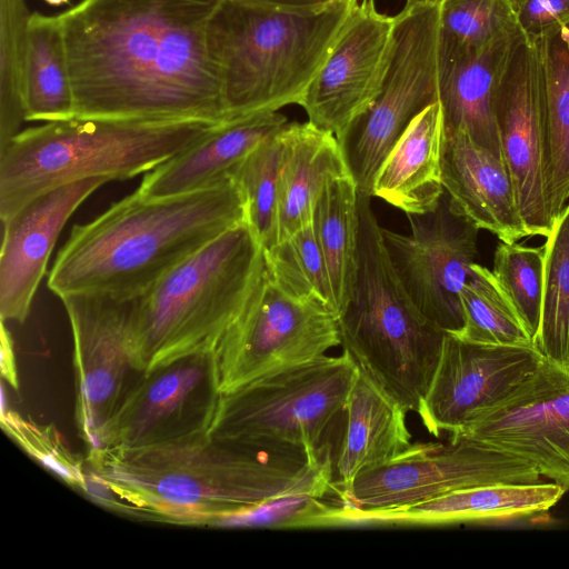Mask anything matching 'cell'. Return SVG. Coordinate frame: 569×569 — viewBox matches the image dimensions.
I'll use <instances>...</instances> for the list:
<instances>
[{
  "label": "cell",
  "mask_w": 569,
  "mask_h": 569,
  "mask_svg": "<svg viewBox=\"0 0 569 569\" xmlns=\"http://www.w3.org/2000/svg\"><path fill=\"white\" fill-rule=\"evenodd\" d=\"M223 0H81L58 13L73 118L228 122L212 23Z\"/></svg>",
  "instance_id": "1"
},
{
  "label": "cell",
  "mask_w": 569,
  "mask_h": 569,
  "mask_svg": "<svg viewBox=\"0 0 569 569\" xmlns=\"http://www.w3.org/2000/svg\"><path fill=\"white\" fill-rule=\"evenodd\" d=\"M86 462L87 485L102 488L99 493H108L113 505L178 525H221L280 496L333 492L331 449L257 448L209 431L146 447L89 450Z\"/></svg>",
  "instance_id": "2"
},
{
  "label": "cell",
  "mask_w": 569,
  "mask_h": 569,
  "mask_svg": "<svg viewBox=\"0 0 569 569\" xmlns=\"http://www.w3.org/2000/svg\"><path fill=\"white\" fill-rule=\"evenodd\" d=\"M242 221L246 204L232 178L162 198L136 190L93 220L73 226L54 259L48 287L59 298L99 293L137 299Z\"/></svg>",
  "instance_id": "3"
},
{
  "label": "cell",
  "mask_w": 569,
  "mask_h": 569,
  "mask_svg": "<svg viewBox=\"0 0 569 569\" xmlns=\"http://www.w3.org/2000/svg\"><path fill=\"white\" fill-rule=\"evenodd\" d=\"M264 269V249L247 221L174 267L136 299V369L148 373L181 358L216 355Z\"/></svg>",
  "instance_id": "4"
},
{
  "label": "cell",
  "mask_w": 569,
  "mask_h": 569,
  "mask_svg": "<svg viewBox=\"0 0 569 569\" xmlns=\"http://www.w3.org/2000/svg\"><path fill=\"white\" fill-rule=\"evenodd\" d=\"M222 123L203 120L72 118L21 130L0 150V218L36 197L93 177L146 173Z\"/></svg>",
  "instance_id": "5"
},
{
  "label": "cell",
  "mask_w": 569,
  "mask_h": 569,
  "mask_svg": "<svg viewBox=\"0 0 569 569\" xmlns=\"http://www.w3.org/2000/svg\"><path fill=\"white\" fill-rule=\"evenodd\" d=\"M357 1L286 9L223 0L211 44L227 120L299 104Z\"/></svg>",
  "instance_id": "6"
},
{
  "label": "cell",
  "mask_w": 569,
  "mask_h": 569,
  "mask_svg": "<svg viewBox=\"0 0 569 569\" xmlns=\"http://www.w3.org/2000/svg\"><path fill=\"white\" fill-rule=\"evenodd\" d=\"M357 272L338 313L341 345L357 367L407 412L418 413L446 332L418 310L388 257L371 197L359 194Z\"/></svg>",
  "instance_id": "7"
},
{
  "label": "cell",
  "mask_w": 569,
  "mask_h": 569,
  "mask_svg": "<svg viewBox=\"0 0 569 569\" xmlns=\"http://www.w3.org/2000/svg\"><path fill=\"white\" fill-rule=\"evenodd\" d=\"M358 367L343 351L223 392L209 433L264 449L320 452L345 413Z\"/></svg>",
  "instance_id": "8"
},
{
  "label": "cell",
  "mask_w": 569,
  "mask_h": 569,
  "mask_svg": "<svg viewBox=\"0 0 569 569\" xmlns=\"http://www.w3.org/2000/svg\"><path fill=\"white\" fill-rule=\"evenodd\" d=\"M438 98L439 6H405L395 16L378 93L338 138L359 194L372 197L381 162L412 119Z\"/></svg>",
  "instance_id": "9"
},
{
  "label": "cell",
  "mask_w": 569,
  "mask_h": 569,
  "mask_svg": "<svg viewBox=\"0 0 569 569\" xmlns=\"http://www.w3.org/2000/svg\"><path fill=\"white\" fill-rule=\"evenodd\" d=\"M341 345L338 313L317 296L297 297L267 268L217 351L221 390L303 365Z\"/></svg>",
  "instance_id": "10"
},
{
  "label": "cell",
  "mask_w": 569,
  "mask_h": 569,
  "mask_svg": "<svg viewBox=\"0 0 569 569\" xmlns=\"http://www.w3.org/2000/svg\"><path fill=\"white\" fill-rule=\"evenodd\" d=\"M520 458L465 436L411 443L389 461L361 472L333 501L346 509L378 511L423 502L458 489L540 481Z\"/></svg>",
  "instance_id": "11"
},
{
  "label": "cell",
  "mask_w": 569,
  "mask_h": 569,
  "mask_svg": "<svg viewBox=\"0 0 569 569\" xmlns=\"http://www.w3.org/2000/svg\"><path fill=\"white\" fill-rule=\"evenodd\" d=\"M60 299L73 337L76 426L88 450H94L104 426L141 375L132 357L136 299L99 293Z\"/></svg>",
  "instance_id": "12"
},
{
  "label": "cell",
  "mask_w": 569,
  "mask_h": 569,
  "mask_svg": "<svg viewBox=\"0 0 569 569\" xmlns=\"http://www.w3.org/2000/svg\"><path fill=\"white\" fill-rule=\"evenodd\" d=\"M407 217L406 234L381 227L390 262L421 315L453 332L462 326L459 293L478 256L480 229L452 208L446 191L432 211Z\"/></svg>",
  "instance_id": "13"
},
{
  "label": "cell",
  "mask_w": 569,
  "mask_h": 569,
  "mask_svg": "<svg viewBox=\"0 0 569 569\" xmlns=\"http://www.w3.org/2000/svg\"><path fill=\"white\" fill-rule=\"evenodd\" d=\"M522 459L569 490V368L548 359L457 433Z\"/></svg>",
  "instance_id": "14"
},
{
  "label": "cell",
  "mask_w": 569,
  "mask_h": 569,
  "mask_svg": "<svg viewBox=\"0 0 569 569\" xmlns=\"http://www.w3.org/2000/svg\"><path fill=\"white\" fill-rule=\"evenodd\" d=\"M221 396L214 353L141 373L104 426L98 449L146 447L209 431Z\"/></svg>",
  "instance_id": "15"
},
{
  "label": "cell",
  "mask_w": 569,
  "mask_h": 569,
  "mask_svg": "<svg viewBox=\"0 0 569 569\" xmlns=\"http://www.w3.org/2000/svg\"><path fill=\"white\" fill-rule=\"evenodd\" d=\"M493 110L502 160L531 236L548 237L553 221L545 192V111L537 44L523 32L513 41L498 80Z\"/></svg>",
  "instance_id": "16"
},
{
  "label": "cell",
  "mask_w": 569,
  "mask_h": 569,
  "mask_svg": "<svg viewBox=\"0 0 569 569\" xmlns=\"http://www.w3.org/2000/svg\"><path fill=\"white\" fill-rule=\"evenodd\" d=\"M395 17L375 0H358L349 12L299 106L308 121L337 137L373 100L386 71Z\"/></svg>",
  "instance_id": "17"
},
{
  "label": "cell",
  "mask_w": 569,
  "mask_h": 569,
  "mask_svg": "<svg viewBox=\"0 0 569 569\" xmlns=\"http://www.w3.org/2000/svg\"><path fill=\"white\" fill-rule=\"evenodd\" d=\"M545 357L536 346H487L446 332L418 416L429 433H457L529 377Z\"/></svg>",
  "instance_id": "18"
},
{
  "label": "cell",
  "mask_w": 569,
  "mask_h": 569,
  "mask_svg": "<svg viewBox=\"0 0 569 569\" xmlns=\"http://www.w3.org/2000/svg\"><path fill=\"white\" fill-rule=\"evenodd\" d=\"M109 181L107 177H93L51 189L2 222V321L24 322L60 232L80 204Z\"/></svg>",
  "instance_id": "19"
},
{
  "label": "cell",
  "mask_w": 569,
  "mask_h": 569,
  "mask_svg": "<svg viewBox=\"0 0 569 569\" xmlns=\"http://www.w3.org/2000/svg\"><path fill=\"white\" fill-rule=\"evenodd\" d=\"M566 491L552 481L475 486L395 509L360 511L337 507L335 526H443L532 521L546 516Z\"/></svg>",
  "instance_id": "20"
},
{
  "label": "cell",
  "mask_w": 569,
  "mask_h": 569,
  "mask_svg": "<svg viewBox=\"0 0 569 569\" xmlns=\"http://www.w3.org/2000/svg\"><path fill=\"white\" fill-rule=\"evenodd\" d=\"M442 184L452 208L501 242L529 237L503 160L461 130L445 131Z\"/></svg>",
  "instance_id": "21"
},
{
  "label": "cell",
  "mask_w": 569,
  "mask_h": 569,
  "mask_svg": "<svg viewBox=\"0 0 569 569\" xmlns=\"http://www.w3.org/2000/svg\"><path fill=\"white\" fill-rule=\"evenodd\" d=\"M288 122L278 111L224 122L188 149L146 172L137 190L146 197L162 198L218 184L232 178L241 161Z\"/></svg>",
  "instance_id": "22"
},
{
  "label": "cell",
  "mask_w": 569,
  "mask_h": 569,
  "mask_svg": "<svg viewBox=\"0 0 569 569\" xmlns=\"http://www.w3.org/2000/svg\"><path fill=\"white\" fill-rule=\"evenodd\" d=\"M345 416L335 466L333 499L346 496L361 472L389 461L411 445L407 411L359 368Z\"/></svg>",
  "instance_id": "23"
},
{
  "label": "cell",
  "mask_w": 569,
  "mask_h": 569,
  "mask_svg": "<svg viewBox=\"0 0 569 569\" xmlns=\"http://www.w3.org/2000/svg\"><path fill=\"white\" fill-rule=\"evenodd\" d=\"M506 36L475 53L439 52V98L445 131L461 130L502 159L496 126V86L515 39Z\"/></svg>",
  "instance_id": "24"
},
{
  "label": "cell",
  "mask_w": 569,
  "mask_h": 569,
  "mask_svg": "<svg viewBox=\"0 0 569 569\" xmlns=\"http://www.w3.org/2000/svg\"><path fill=\"white\" fill-rule=\"evenodd\" d=\"M443 141V118L437 101L412 119L390 149L375 176L372 197L406 214L432 211L445 193Z\"/></svg>",
  "instance_id": "25"
},
{
  "label": "cell",
  "mask_w": 569,
  "mask_h": 569,
  "mask_svg": "<svg viewBox=\"0 0 569 569\" xmlns=\"http://www.w3.org/2000/svg\"><path fill=\"white\" fill-rule=\"evenodd\" d=\"M283 160L278 189V241L311 223L325 187L350 174L335 134L307 121L282 130Z\"/></svg>",
  "instance_id": "26"
},
{
  "label": "cell",
  "mask_w": 569,
  "mask_h": 569,
  "mask_svg": "<svg viewBox=\"0 0 569 569\" xmlns=\"http://www.w3.org/2000/svg\"><path fill=\"white\" fill-rule=\"evenodd\" d=\"M533 41L543 86L545 192L555 223L569 200V22Z\"/></svg>",
  "instance_id": "27"
},
{
  "label": "cell",
  "mask_w": 569,
  "mask_h": 569,
  "mask_svg": "<svg viewBox=\"0 0 569 569\" xmlns=\"http://www.w3.org/2000/svg\"><path fill=\"white\" fill-rule=\"evenodd\" d=\"M311 224L339 313L351 296L358 263L359 191L350 174L325 187L313 207Z\"/></svg>",
  "instance_id": "28"
},
{
  "label": "cell",
  "mask_w": 569,
  "mask_h": 569,
  "mask_svg": "<svg viewBox=\"0 0 569 569\" xmlns=\"http://www.w3.org/2000/svg\"><path fill=\"white\" fill-rule=\"evenodd\" d=\"M24 82L26 121L73 118V93L58 14L31 12Z\"/></svg>",
  "instance_id": "29"
},
{
  "label": "cell",
  "mask_w": 569,
  "mask_h": 569,
  "mask_svg": "<svg viewBox=\"0 0 569 569\" xmlns=\"http://www.w3.org/2000/svg\"><path fill=\"white\" fill-rule=\"evenodd\" d=\"M462 326L449 332L471 343L487 346H533L515 308L492 271L475 262L460 293Z\"/></svg>",
  "instance_id": "30"
},
{
  "label": "cell",
  "mask_w": 569,
  "mask_h": 569,
  "mask_svg": "<svg viewBox=\"0 0 569 569\" xmlns=\"http://www.w3.org/2000/svg\"><path fill=\"white\" fill-rule=\"evenodd\" d=\"M535 346L546 359L569 365V204L545 243L543 297Z\"/></svg>",
  "instance_id": "31"
},
{
  "label": "cell",
  "mask_w": 569,
  "mask_h": 569,
  "mask_svg": "<svg viewBox=\"0 0 569 569\" xmlns=\"http://www.w3.org/2000/svg\"><path fill=\"white\" fill-rule=\"evenodd\" d=\"M26 0H0V150L20 132L29 46Z\"/></svg>",
  "instance_id": "32"
},
{
  "label": "cell",
  "mask_w": 569,
  "mask_h": 569,
  "mask_svg": "<svg viewBox=\"0 0 569 569\" xmlns=\"http://www.w3.org/2000/svg\"><path fill=\"white\" fill-rule=\"evenodd\" d=\"M283 128L256 147L232 174L244 200L246 220L263 249L278 242V189L284 150Z\"/></svg>",
  "instance_id": "33"
},
{
  "label": "cell",
  "mask_w": 569,
  "mask_h": 569,
  "mask_svg": "<svg viewBox=\"0 0 569 569\" xmlns=\"http://www.w3.org/2000/svg\"><path fill=\"white\" fill-rule=\"evenodd\" d=\"M519 32L510 0H445L439 6L441 53H475Z\"/></svg>",
  "instance_id": "34"
},
{
  "label": "cell",
  "mask_w": 569,
  "mask_h": 569,
  "mask_svg": "<svg viewBox=\"0 0 569 569\" xmlns=\"http://www.w3.org/2000/svg\"><path fill=\"white\" fill-rule=\"evenodd\" d=\"M264 257L268 270L282 289L297 297L317 296L337 311L325 258L311 223L264 249Z\"/></svg>",
  "instance_id": "35"
},
{
  "label": "cell",
  "mask_w": 569,
  "mask_h": 569,
  "mask_svg": "<svg viewBox=\"0 0 569 569\" xmlns=\"http://www.w3.org/2000/svg\"><path fill=\"white\" fill-rule=\"evenodd\" d=\"M492 273L535 342L541 319L545 244L500 242L495 250Z\"/></svg>",
  "instance_id": "36"
},
{
  "label": "cell",
  "mask_w": 569,
  "mask_h": 569,
  "mask_svg": "<svg viewBox=\"0 0 569 569\" xmlns=\"http://www.w3.org/2000/svg\"><path fill=\"white\" fill-rule=\"evenodd\" d=\"M2 429L30 456L59 475L69 485L86 489L84 462L72 453L63 437L51 426L24 420L2 406Z\"/></svg>",
  "instance_id": "37"
},
{
  "label": "cell",
  "mask_w": 569,
  "mask_h": 569,
  "mask_svg": "<svg viewBox=\"0 0 569 569\" xmlns=\"http://www.w3.org/2000/svg\"><path fill=\"white\" fill-rule=\"evenodd\" d=\"M335 502L313 493H292L262 502L221 525L268 528L331 527Z\"/></svg>",
  "instance_id": "38"
},
{
  "label": "cell",
  "mask_w": 569,
  "mask_h": 569,
  "mask_svg": "<svg viewBox=\"0 0 569 569\" xmlns=\"http://www.w3.org/2000/svg\"><path fill=\"white\" fill-rule=\"evenodd\" d=\"M523 34L537 40L569 22V0H510Z\"/></svg>",
  "instance_id": "39"
},
{
  "label": "cell",
  "mask_w": 569,
  "mask_h": 569,
  "mask_svg": "<svg viewBox=\"0 0 569 569\" xmlns=\"http://www.w3.org/2000/svg\"><path fill=\"white\" fill-rule=\"evenodd\" d=\"M1 376L13 388H19L18 369L10 331L1 320Z\"/></svg>",
  "instance_id": "40"
},
{
  "label": "cell",
  "mask_w": 569,
  "mask_h": 569,
  "mask_svg": "<svg viewBox=\"0 0 569 569\" xmlns=\"http://www.w3.org/2000/svg\"><path fill=\"white\" fill-rule=\"evenodd\" d=\"M258 4H264L286 9H317L328 6L335 0H244Z\"/></svg>",
  "instance_id": "41"
},
{
  "label": "cell",
  "mask_w": 569,
  "mask_h": 569,
  "mask_svg": "<svg viewBox=\"0 0 569 569\" xmlns=\"http://www.w3.org/2000/svg\"><path fill=\"white\" fill-rule=\"evenodd\" d=\"M443 1L445 0H407L406 7L425 6V4L440 6Z\"/></svg>",
  "instance_id": "42"
},
{
  "label": "cell",
  "mask_w": 569,
  "mask_h": 569,
  "mask_svg": "<svg viewBox=\"0 0 569 569\" xmlns=\"http://www.w3.org/2000/svg\"><path fill=\"white\" fill-rule=\"evenodd\" d=\"M44 1L52 6H61L63 3L69 2V0H44Z\"/></svg>",
  "instance_id": "43"
},
{
  "label": "cell",
  "mask_w": 569,
  "mask_h": 569,
  "mask_svg": "<svg viewBox=\"0 0 569 569\" xmlns=\"http://www.w3.org/2000/svg\"><path fill=\"white\" fill-rule=\"evenodd\" d=\"M567 367L569 368V365Z\"/></svg>",
  "instance_id": "44"
}]
</instances>
